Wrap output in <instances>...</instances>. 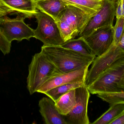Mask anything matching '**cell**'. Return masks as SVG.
I'll list each match as a JSON object with an SVG mask.
<instances>
[{"mask_svg":"<svg viewBox=\"0 0 124 124\" xmlns=\"http://www.w3.org/2000/svg\"><path fill=\"white\" fill-rule=\"evenodd\" d=\"M122 6V17L124 18V0H121Z\"/></svg>","mask_w":124,"mask_h":124,"instance_id":"cell-27","label":"cell"},{"mask_svg":"<svg viewBox=\"0 0 124 124\" xmlns=\"http://www.w3.org/2000/svg\"><path fill=\"white\" fill-rule=\"evenodd\" d=\"M41 51L62 74L89 67L95 58L85 56L61 46H43Z\"/></svg>","mask_w":124,"mask_h":124,"instance_id":"cell-1","label":"cell"},{"mask_svg":"<svg viewBox=\"0 0 124 124\" xmlns=\"http://www.w3.org/2000/svg\"><path fill=\"white\" fill-rule=\"evenodd\" d=\"M76 103L70 113L63 116L66 124H89L87 114L90 92L84 85L76 89Z\"/></svg>","mask_w":124,"mask_h":124,"instance_id":"cell-9","label":"cell"},{"mask_svg":"<svg viewBox=\"0 0 124 124\" xmlns=\"http://www.w3.org/2000/svg\"><path fill=\"white\" fill-rule=\"evenodd\" d=\"M83 38L95 57L100 56L106 51L113 42V26L99 28Z\"/></svg>","mask_w":124,"mask_h":124,"instance_id":"cell-10","label":"cell"},{"mask_svg":"<svg viewBox=\"0 0 124 124\" xmlns=\"http://www.w3.org/2000/svg\"><path fill=\"white\" fill-rule=\"evenodd\" d=\"M114 41V45L118 46L121 38L124 33V18L121 17L116 19V25L113 26Z\"/></svg>","mask_w":124,"mask_h":124,"instance_id":"cell-21","label":"cell"},{"mask_svg":"<svg viewBox=\"0 0 124 124\" xmlns=\"http://www.w3.org/2000/svg\"><path fill=\"white\" fill-rule=\"evenodd\" d=\"M124 74V57L114 63L87 86L93 94L122 91L120 83Z\"/></svg>","mask_w":124,"mask_h":124,"instance_id":"cell-4","label":"cell"},{"mask_svg":"<svg viewBox=\"0 0 124 124\" xmlns=\"http://www.w3.org/2000/svg\"><path fill=\"white\" fill-rule=\"evenodd\" d=\"M89 67H85L79 70L54 76L45 82L37 92L44 94L48 90L61 85L79 82H85Z\"/></svg>","mask_w":124,"mask_h":124,"instance_id":"cell-11","label":"cell"},{"mask_svg":"<svg viewBox=\"0 0 124 124\" xmlns=\"http://www.w3.org/2000/svg\"><path fill=\"white\" fill-rule=\"evenodd\" d=\"M9 14L17 15L24 18L35 17L38 12L33 0H0Z\"/></svg>","mask_w":124,"mask_h":124,"instance_id":"cell-12","label":"cell"},{"mask_svg":"<svg viewBox=\"0 0 124 124\" xmlns=\"http://www.w3.org/2000/svg\"><path fill=\"white\" fill-rule=\"evenodd\" d=\"M38 27L34 30V38L45 46H61L64 43L56 20L50 15L38 10L35 15Z\"/></svg>","mask_w":124,"mask_h":124,"instance_id":"cell-5","label":"cell"},{"mask_svg":"<svg viewBox=\"0 0 124 124\" xmlns=\"http://www.w3.org/2000/svg\"><path fill=\"white\" fill-rule=\"evenodd\" d=\"M37 9L56 20L61 12L68 6L62 0H33Z\"/></svg>","mask_w":124,"mask_h":124,"instance_id":"cell-14","label":"cell"},{"mask_svg":"<svg viewBox=\"0 0 124 124\" xmlns=\"http://www.w3.org/2000/svg\"><path fill=\"white\" fill-rule=\"evenodd\" d=\"M0 7H4V6L3 4H1V3L0 2Z\"/></svg>","mask_w":124,"mask_h":124,"instance_id":"cell-28","label":"cell"},{"mask_svg":"<svg viewBox=\"0 0 124 124\" xmlns=\"http://www.w3.org/2000/svg\"><path fill=\"white\" fill-rule=\"evenodd\" d=\"M61 73L42 51L33 56L28 66L27 87L30 94L37 92L39 88L51 77Z\"/></svg>","mask_w":124,"mask_h":124,"instance_id":"cell-2","label":"cell"},{"mask_svg":"<svg viewBox=\"0 0 124 124\" xmlns=\"http://www.w3.org/2000/svg\"><path fill=\"white\" fill-rule=\"evenodd\" d=\"M110 124H124V111Z\"/></svg>","mask_w":124,"mask_h":124,"instance_id":"cell-23","label":"cell"},{"mask_svg":"<svg viewBox=\"0 0 124 124\" xmlns=\"http://www.w3.org/2000/svg\"><path fill=\"white\" fill-rule=\"evenodd\" d=\"M100 98L110 105V106L116 103H124V91L111 93H103L97 94Z\"/></svg>","mask_w":124,"mask_h":124,"instance_id":"cell-20","label":"cell"},{"mask_svg":"<svg viewBox=\"0 0 124 124\" xmlns=\"http://www.w3.org/2000/svg\"><path fill=\"white\" fill-rule=\"evenodd\" d=\"M86 85L85 82H79L67 84L54 87L45 92L48 97L56 102L62 96L73 89Z\"/></svg>","mask_w":124,"mask_h":124,"instance_id":"cell-19","label":"cell"},{"mask_svg":"<svg viewBox=\"0 0 124 124\" xmlns=\"http://www.w3.org/2000/svg\"><path fill=\"white\" fill-rule=\"evenodd\" d=\"M124 57V50L113 43L106 51L94 59L86 77V86H87L90 84L103 71L117 60Z\"/></svg>","mask_w":124,"mask_h":124,"instance_id":"cell-7","label":"cell"},{"mask_svg":"<svg viewBox=\"0 0 124 124\" xmlns=\"http://www.w3.org/2000/svg\"><path fill=\"white\" fill-rule=\"evenodd\" d=\"M76 89H73L62 96L55 102L56 107L63 116L68 114L76 103Z\"/></svg>","mask_w":124,"mask_h":124,"instance_id":"cell-16","label":"cell"},{"mask_svg":"<svg viewBox=\"0 0 124 124\" xmlns=\"http://www.w3.org/2000/svg\"><path fill=\"white\" fill-rule=\"evenodd\" d=\"M92 17L79 8L68 5L56 19L64 42L78 36Z\"/></svg>","mask_w":124,"mask_h":124,"instance_id":"cell-3","label":"cell"},{"mask_svg":"<svg viewBox=\"0 0 124 124\" xmlns=\"http://www.w3.org/2000/svg\"><path fill=\"white\" fill-rule=\"evenodd\" d=\"M118 46L124 50V33L120 40Z\"/></svg>","mask_w":124,"mask_h":124,"instance_id":"cell-25","label":"cell"},{"mask_svg":"<svg viewBox=\"0 0 124 124\" xmlns=\"http://www.w3.org/2000/svg\"><path fill=\"white\" fill-rule=\"evenodd\" d=\"M122 6L121 0H119L116 11V19H118L122 17Z\"/></svg>","mask_w":124,"mask_h":124,"instance_id":"cell-24","label":"cell"},{"mask_svg":"<svg viewBox=\"0 0 124 124\" xmlns=\"http://www.w3.org/2000/svg\"><path fill=\"white\" fill-rule=\"evenodd\" d=\"M119 86H120V88L122 91H124V74L121 81Z\"/></svg>","mask_w":124,"mask_h":124,"instance_id":"cell-26","label":"cell"},{"mask_svg":"<svg viewBox=\"0 0 124 124\" xmlns=\"http://www.w3.org/2000/svg\"><path fill=\"white\" fill-rule=\"evenodd\" d=\"M39 111L46 124H66L63 116L60 113L55 102L51 98L44 97L39 103Z\"/></svg>","mask_w":124,"mask_h":124,"instance_id":"cell-13","label":"cell"},{"mask_svg":"<svg viewBox=\"0 0 124 124\" xmlns=\"http://www.w3.org/2000/svg\"><path fill=\"white\" fill-rule=\"evenodd\" d=\"M119 1V0H104L101 9L90 18L78 36L85 37L99 28L113 25Z\"/></svg>","mask_w":124,"mask_h":124,"instance_id":"cell-8","label":"cell"},{"mask_svg":"<svg viewBox=\"0 0 124 124\" xmlns=\"http://www.w3.org/2000/svg\"><path fill=\"white\" fill-rule=\"evenodd\" d=\"M124 111V103H116L112 105L107 111L92 124H110Z\"/></svg>","mask_w":124,"mask_h":124,"instance_id":"cell-18","label":"cell"},{"mask_svg":"<svg viewBox=\"0 0 124 124\" xmlns=\"http://www.w3.org/2000/svg\"><path fill=\"white\" fill-rule=\"evenodd\" d=\"M11 47V43L7 40L0 29V50L6 55L10 52Z\"/></svg>","mask_w":124,"mask_h":124,"instance_id":"cell-22","label":"cell"},{"mask_svg":"<svg viewBox=\"0 0 124 124\" xmlns=\"http://www.w3.org/2000/svg\"><path fill=\"white\" fill-rule=\"evenodd\" d=\"M67 5L79 8L91 17L101 9L104 0H62Z\"/></svg>","mask_w":124,"mask_h":124,"instance_id":"cell-15","label":"cell"},{"mask_svg":"<svg viewBox=\"0 0 124 124\" xmlns=\"http://www.w3.org/2000/svg\"><path fill=\"white\" fill-rule=\"evenodd\" d=\"M24 19L19 16L14 19L7 15L0 17V29L9 42L11 43L14 40L20 41L24 39L30 41L34 38V30L25 23Z\"/></svg>","mask_w":124,"mask_h":124,"instance_id":"cell-6","label":"cell"},{"mask_svg":"<svg viewBox=\"0 0 124 124\" xmlns=\"http://www.w3.org/2000/svg\"><path fill=\"white\" fill-rule=\"evenodd\" d=\"M61 46L88 57H96L83 37L73 39L64 42Z\"/></svg>","mask_w":124,"mask_h":124,"instance_id":"cell-17","label":"cell"}]
</instances>
